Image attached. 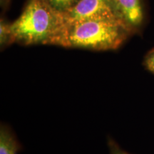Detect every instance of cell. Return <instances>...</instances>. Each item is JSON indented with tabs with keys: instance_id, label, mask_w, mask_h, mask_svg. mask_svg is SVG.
<instances>
[{
	"instance_id": "1",
	"label": "cell",
	"mask_w": 154,
	"mask_h": 154,
	"mask_svg": "<svg viewBox=\"0 0 154 154\" xmlns=\"http://www.w3.org/2000/svg\"><path fill=\"white\" fill-rule=\"evenodd\" d=\"M63 14L44 0H29L22 14L11 23L14 42L22 45L59 46L65 28Z\"/></svg>"
},
{
	"instance_id": "2",
	"label": "cell",
	"mask_w": 154,
	"mask_h": 154,
	"mask_svg": "<svg viewBox=\"0 0 154 154\" xmlns=\"http://www.w3.org/2000/svg\"><path fill=\"white\" fill-rule=\"evenodd\" d=\"M132 35L114 17L90 19L66 24L59 47L94 51L116 50Z\"/></svg>"
},
{
	"instance_id": "3",
	"label": "cell",
	"mask_w": 154,
	"mask_h": 154,
	"mask_svg": "<svg viewBox=\"0 0 154 154\" xmlns=\"http://www.w3.org/2000/svg\"><path fill=\"white\" fill-rule=\"evenodd\" d=\"M113 16L134 34L140 33L146 21L143 0H106Z\"/></svg>"
},
{
	"instance_id": "4",
	"label": "cell",
	"mask_w": 154,
	"mask_h": 154,
	"mask_svg": "<svg viewBox=\"0 0 154 154\" xmlns=\"http://www.w3.org/2000/svg\"><path fill=\"white\" fill-rule=\"evenodd\" d=\"M63 16L66 24L90 19L114 17L106 0H80L74 8Z\"/></svg>"
},
{
	"instance_id": "5",
	"label": "cell",
	"mask_w": 154,
	"mask_h": 154,
	"mask_svg": "<svg viewBox=\"0 0 154 154\" xmlns=\"http://www.w3.org/2000/svg\"><path fill=\"white\" fill-rule=\"evenodd\" d=\"M22 146L10 128L5 124L0 127V154H17Z\"/></svg>"
},
{
	"instance_id": "6",
	"label": "cell",
	"mask_w": 154,
	"mask_h": 154,
	"mask_svg": "<svg viewBox=\"0 0 154 154\" xmlns=\"http://www.w3.org/2000/svg\"><path fill=\"white\" fill-rule=\"evenodd\" d=\"M15 43L14 35L11 30V23H9L5 18L0 20V47L2 50L6 47Z\"/></svg>"
},
{
	"instance_id": "7",
	"label": "cell",
	"mask_w": 154,
	"mask_h": 154,
	"mask_svg": "<svg viewBox=\"0 0 154 154\" xmlns=\"http://www.w3.org/2000/svg\"><path fill=\"white\" fill-rule=\"evenodd\" d=\"M48 5L57 12L64 15L72 9L80 0H44Z\"/></svg>"
},
{
	"instance_id": "8",
	"label": "cell",
	"mask_w": 154,
	"mask_h": 154,
	"mask_svg": "<svg viewBox=\"0 0 154 154\" xmlns=\"http://www.w3.org/2000/svg\"><path fill=\"white\" fill-rule=\"evenodd\" d=\"M143 65L148 71L154 74V49L151 50L146 55L143 60Z\"/></svg>"
},
{
	"instance_id": "9",
	"label": "cell",
	"mask_w": 154,
	"mask_h": 154,
	"mask_svg": "<svg viewBox=\"0 0 154 154\" xmlns=\"http://www.w3.org/2000/svg\"><path fill=\"white\" fill-rule=\"evenodd\" d=\"M108 146H109L110 154H130L121 149L112 138L108 139Z\"/></svg>"
},
{
	"instance_id": "10",
	"label": "cell",
	"mask_w": 154,
	"mask_h": 154,
	"mask_svg": "<svg viewBox=\"0 0 154 154\" xmlns=\"http://www.w3.org/2000/svg\"><path fill=\"white\" fill-rule=\"evenodd\" d=\"M0 2H1L0 5H1L2 11L5 12L6 10L8 9L9 3H10V0H0Z\"/></svg>"
}]
</instances>
